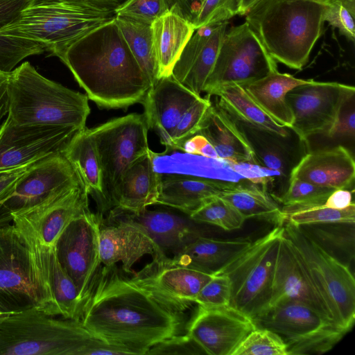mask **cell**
<instances>
[{"instance_id": "1", "label": "cell", "mask_w": 355, "mask_h": 355, "mask_svg": "<svg viewBox=\"0 0 355 355\" xmlns=\"http://www.w3.org/2000/svg\"><path fill=\"white\" fill-rule=\"evenodd\" d=\"M95 337L146 355L158 343L186 330L184 313L172 311L132 284L116 264L98 270L79 319Z\"/></svg>"}, {"instance_id": "2", "label": "cell", "mask_w": 355, "mask_h": 355, "mask_svg": "<svg viewBox=\"0 0 355 355\" xmlns=\"http://www.w3.org/2000/svg\"><path fill=\"white\" fill-rule=\"evenodd\" d=\"M60 60L88 99L101 108L141 103L151 86L114 17L74 42Z\"/></svg>"}, {"instance_id": "3", "label": "cell", "mask_w": 355, "mask_h": 355, "mask_svg": "<svg viewBox=\"0 0 355 355\" xmlns=\"http://www.w3.org/2000/svg\"><path fill=\"white\" fill-rule=\"evenodd\" d=\"M327 0H259L245 21L276 61L301 70L322 35Z\"/></svg>"}, {"instance_id": "4", "label": "cell", "mask_w": 355, "mask_h": 355, "mask_svg": "<svg viewBox=\"0 0 355 355\" xmlns=\"http://www.w3.org/2000/svg\"><path fill=\"white\" fill-rule=\"evenodd\" d=\"M86 94L40 74L24 62L10 72L7 118L19 125L86 128L90 108Z\"/></svg>"}, {"instance_id": "5", "label": "cell", "mask_w": 355, "mask_h": 355, "mask_svg": "<svg viewBox=\"0 0 355 355\" xmlns=\"http://www.w3.org/2000/svg\"><path fill=\"white\" fill-rule=\"evenodd\" d=\"M78 0H30L0 36L31 41L60 58L74 42L114 17Z\"/></svg>"}, {"instance_id": "6", "label": "cell", "mask_w": 355, "mask_h": 355, "mask_svg": "<svg viewBox=\"0 0 355 355\" xmlns=\"http://www.w3.org/2000/svg\"><path fill=\"white\" fill-rule=\"evenodd\" d=\"M46 250L13 223L0 227V307L6 311L37 309L49 315Z\"/></svg>"}, {"instance_id": "7", "label": "cell", "mask_w": 355, "mask_h": 355, "mask_svg": "<svg viewBox=\"0 0 355 355\" xmlns=\"http://www.w3.org/2000/svg\"><path fill=\"white\" fill-rule=\"evenodd\" d=\"M96 339L80 320L31 309L10 314L0 325V355H82Z\"/></svg>"}, {"instance_id": "8", "label": "cell", "mask_w": 355, "mask_h": 355, "mask_svg": "<svg viewBox=\"0 0 355 355\" xmlns=\"http://www.w3.org/2000/svg\"><path fill=\"white\" fill-rule=\"evenodd\" d=\"M284 234V225L275 226L215 273L223 274L230 279V306L254 320L269 306L277 257Z\"/></svg>"}, {"instance_id": "9", "label": "cell", "mask_w": 355, "mask_h": 355, "mask_svg": "<svg viewBox=\"0 0 355 355\" xmlns=\"http://www.w3.org/2000/svg\"><path fill=\"white\" fill-rule=\"evenodd\" d=\"M283 225L336 323L349 332L355 320V280L349 267L327 253L298 226L288 221Z\"/></svg>"}, {"instance_id": "10", "label": "cell", "mask_w": 355, "mask_h": 355, "mask_svg": "<svg viewBox=\"0 0 355 355\" xmlns=\"http://www.w3.org/2000/svg\"><path fill=\"white\" fill-rule=\"evenodd\" d=\"M286 343L288 355L321 354L331 350L347 333L309 306L283 300L270 306L254 320Z\"/></svg>"}, {"instance_id": "11", "label": "cell", "mask_w": 355, "mask_h": 355, "mask_svg": "<svg viewBox=\"0 0 355 355\" xmlns=\"http://www.w3.org/2000/svg\"><path fill=\"white\" fill-rule=\"evenodd\" d=\"M83 185L62 152L30 164L0 200V227L12 217Z\"/></svg>"}, {"instance_id": "12", "label": "cell", "mask_w": 355, "mask_h": 355, "mask_svg": "<svg viewBox=\"0 0 355 355\" xmlns=\"http://www.w3.org/2000/svg\"><path fill=\"white\" fill-rule=\"evenodd\" d=\"M100 158L106 209L122 175L148 151V127L144 114L132 113L87 128Z\"/></svg>"}, {"instance_id": "13", "label": "cell", "mask_w": 355, "mask_h": 355, "mask_svg": "<svg viewBox=\"0 0 355 355\" xmlns=\"http://www.w3.org/2000/svg\"><path fill=\"white\" fill-rule=\"evenodd\" d=\"M276 71L277 62L245 21L226 31L204 92L209 95L230 83L245 85Z\"/></svg>"}, {"instance_id": "14", "label": "cell", "mask_w": 355, "mask_h": 355, "mask_svg": "<svg viewBox=\"0 0 355 355\" xmlns=\"http://www.w3.org/2000/svg\"><path fill=\"white\" fill-rule=\"evenodd\" d=\"M214 275L177 263L162 252L129 279L163 306L184 313Z\"/></svg>"}, {"instance_id": "15", "label": "cell", "mask_w": 355, "mask_h": 355, "mask_svg": "<svg viewBox=\"0 0 355 355\" xmlns=\"http://www.w3.org/2000/svg\"><path fill=\"white\" fill-rule=\"evenodd\" d=\"M101 219L89 207L85 209L67 225L54 246L57 258L77 287L83 303L101 268Z\"/></svg>"}, {"instance_id": "16", "label": "cell", "mask_w": 355, "mask_h": 355, "mask_svg": "<svg viewBox=\"0 0 355 355\" xmlns=\"http://www.w3.org/2000/svg\"><path fill=\"white\" fill-rule=\"evenodd\" d=\"M353 95L354 86L313 79L293 88L286 96L293 116L292 129L304 140L312 135H324L343 104Z\"/></svg>"}, {"instance_id": "17", "label": "cell", "mask_w": 355, "mask_h": 355, "mask_svg": "<svg viewBox=\"0 0 355 355\" xmlns=\"http://www.w3.org/2000/svg\"><path fill=\"white\" fill-rule=\"evenodd\" d=\"M80 130L73 127L19 125L6 117L0 126V173L62 152Z\"/></svg>"}, {"instance_id": "18", "label": "cell", "mask_w": 355, "mask_h": 355, "mask_svg": "<svg viewBox=\"0 0 355 355\" xmlns=\"http://www.w3.org/2000/svg\"><path fill=\"white\" fill-rule=\"evenodd\" d=\"M253 319L227 305L205 307L198 305L186 334L206 354L232 355L243 340L255 328Z\"/></svg>"}, {"instance_id": "19", "label": "cell", "mask_w": 355, "mask_h": 355, "mask_svg": "<svg viewBox=\"0 0 355 355\" xmlns=\"http://www.w3.org/2000/svg\"><path fill=\"white\" fill-rule=\"evenodd\" d=\"M162 252L143 226L121 210L112 209L106 221L101 219L99 256L104 266L121 262L123 272L132 273L133 266L144 255Z\"/></svg>"}, {"instance_id": "20", "label": "cell", "mask_w": 355, "mask_h": 355, "mask_svg": "<svg viewBox=\"0 0 355 355\" xmlns=\"http://www.w3.org/2000/svg\"><path fill=\"white\" fill-rule=\"evenodd\" d=\"M287 300L302 302L336 323L295 246L284 232L277 257L269 306Z\"/></svg>"}, {"instance_id": "21", "label": "cell", "mask_w": 355, "mask_h": 355, "mask_svg": "<svg viewBox=\"0 0 355 355\" xmlns=\"http://www.w3.org/2000/svg\"><path fill=\"white\" fill-rule=\"evenodd\" d=\"M88 194L80 185L68 193L12 217V223L42 246L54 247L67 225L89 207Z\"/></svg>"}, {"instance_id": "22", "label": "cell", "mask_w": 355, "mask_h": 355, "mask_svg": "<svg viewBox=\"0 0 355 355\" xmlns=\"http://www.w3.org/2000/svg\"><path fill=\"white\" fill-rule=\"evenodd\" d=\"M227 26L224 21L196 29L175 64L171 76L196 94L204 92Z\"/></svg>"}, {"instance_id": "23", "label": "cell", "mask_w": 355, "mask_h": 355, "mask_svg": "<svg viewBox=\"0 0 355 355\" xmlns=\"http://www.w3.org/2000/svg\"><path fill=\"white\" fill-rule=\"evenodd\" d=\"M202 96L188 89L171 75L157 79L141 103L148 129L153 130L165 147L182 115Z\"/></svg>"}, {"instance_id": "24", "label": "cell", "mask_w": 355, "mask_h": 355, "mask_svg": "<svg viewBox=\"0 0 355 355\" xmlns=\"http://www.w3.org/2000/svg\"><path fill=\"white\" fill-rule=\"evenodd\" d=\"M290 178L333 189H350L355 179L354 159L341 145L307 152Z\"/></svg>"}, {"instance_id": "25", "label": "cell", "mask_w": 355, "mask_h": 355, "mask_svg": "<svg viewBox=\"0 0 355 355\" xmlns=\"http://www.w3.org/2000/svg\"><path fill=\"white\" fill-rule=\"evenodd\" d=\"M235 121L250 144L259 165L278 171L288 184L293 169L307 153V140L300 139L295 142V139L300 137L296 133L284 137Z\"/></svg>"}, {"instance_id": "26", "label": "cell", "mask_w": 355, "mask_h": 355, "mask_svg": "<svg viewBox=\"0 0 355 355\" xmlns=\"http://www.w3.org/2000/svg\"><path fill=\"white\" fill-rule=\"evenodd\" d=\"M150 150L123 173L110 200L109 208L137 214L155 205L161 173L155 171Z\"/></svg>"}, {"instance_id": "27", "label": "cell", "mask_w": 355, "mask_h": 355, "mask_svg": "<svg viewBox=\"0 0 355 355\" xmlns=\"http://www.w3.org/2000/svg\"><path fill=\"white\" fill-rule=\"evenodd\" d=\"M232 182L161 173L159 193L155 205L173 207L189 216L207 201L220 196Z\"/></svg>"}, {"instance_id": "28", "label": "cell", "mask_w": 355, "mask_h": 355, "mask_svg": "<svg viewBox=\"0 0 355 355\" xmlns=\"http://www.w3.org/2000/svg\"><path fill=\"white\" fill-rule=\"evenodd\" d=\"M121 210V209H120ZM128 218L143 226L157 248L173 254L200 236L197 222L168 211L148 210L135 214L121 210Z\"/></svg>"}, {"instance_id": "29", "label": "cell", "mask_w": 355, "mask_h": 355, "mask_svg": "<svg viewBox=\"0 0 355 355\" xmlns=\"http://www.w3.org/2000/svg\"><path fill=\"white\" fill-rule=\"evenodd\" d=\"M197 134L202 135L211 143L219 159L229 164L259 165L236 121L216 103H212Z\"/></svg>"}, {"instance_id": "30", "label": "cell", "mask_w": 355, "mask_h": 355, "mask_svg": "<svg viewBox=\"0 0 355 355\" xmlns=\"http://www.w3.org/2000/svg\"><path fill=\"white\" fill-rule=\"evenodd\" d=\"M150 28L157 78L169 76L196 29L191 22L172 10L155 19Z\"/></svg>"}, {"instance_id": "31", "label": "cell", "mask_w": 355, "mask_h": 355, "mask_svg": "<svg viewBox=\"0 0 355 355\" xmlns=\"http://www.w3.org/2000/svg\"><path fill=\"white\" fill-rule=\"evenodd\" d=\"M251 243L245 238L221 240L200 236L172 258L180 264L214 275Z\"/></svg>"}, {"instance_id": "32", "label": "cell", "mask_w": 355, "mask_h": 355, "mask_svg": "<svg viewBox=\"0 0 355 355\" xmlns=\"http://www.w3.org/2000/svg\"><path fill=\"white\" fill-rule=\"evenodd\" d=\"M217 97L216 104L233 119L280 136L288 137L295 132L267 114L240 84L230 83L214 89L209 95Z\"/></svg>"}, {"instance_id": "33", "label": "cell", "mask_w": 355, "mask_h": 355, "mask_svg": "<svg viewBox=\"0 0 355 355\" xmlns=\"http://www.w3.org/2000/svg\"><path fill=\"white\" fill-rule=\"evenodd\" d=\"M87 128L78 132L62 153L75 170L87 194L105 210L103 169L96 145Z\"/></svg>"}, {"instance_id": "34", "label": "cell", "mask_w": 355, "mask_h": 355, "mask_svg": "<svg viewBox=\"0 0 355 355\" xmlns=\"http://www.w3.org/2000/svg\"><path fill=\"white\" fill-rule=\"evenodd\" d=\"M310 80L297 78L277 70L241 85L267 114L279 123L292 128L293 116L286 102V94Z\"/></svg>"}, {"instance_id": "35", "label": "cell", "mask_w": 355, "mask_h": 355, "mask_svg": "<svg viewBox=\"0 0 355 355\" xmlns=\"http://www.w3.org/2000/svg\"><path fill=\"white\" fill-rule=\"evenodd\" d=\"M230 203L245 219L254 218L283 225L286 215L262 186L247 179L232 182L220 196Z\"/></svg>"}, {"instance_id": "36", "label": "cell", "mask_w": 355, "mask_h": 355, "mask_svg": "<svg viewBox=\"0 0 355 355\" xmlns=\"http://www.w3.org/2000/svg\"><path fill=\"white\" fill-rule=\"evenodd\" d=\"M46 266L51 295L49 315L78 320L83 302L77 287L61 266L54 247L46 248Z\"/></svg>"}, {"instance_id": "37", "label": "cell", "mask_w": 355, "mask_h": 355, "mask_svg": "<svg viewBox=\"0 0 355 355\" xmlns=\"http://www.w3.org/2000/svg\"><path fill=\"white\" fill-rule=\"evenodd\" d=\"M354 224L333 223L298 227L327 253L349 267L354 260Z\"/></svg>"}, {"instance_id": "38", "label": "cell", "mask_w": 355, "mask_h": 355, "mask_svg": "<svg viewBox=\"0 0 355 355\" xmlns=\"http://www.w3.org/2000/svg\"><path fill=\"white\" fill-rule=\"evenodd\" d=\"M30 0H0V28L19 13ZM44 49L39 44L15 37L0 36V70L11 72L27 57L40 55Z\"/></svg>"}, {"instance_id": "39", "label": "cell", "mask_w": 355, "mask_h": 355, "mask_svg": "<svg viewBox=\"0 0 355 355\" xmlns=\"http://www.w3.org/2000/svg\"><path fill=\"white\" fill-rule=\"evenodd\" d=\"M114 19L128 46L152 85L158 78L150 25L118 15H115Z\"/></svg>"}, {"instance_id": "40", "label": "cell", "mask_w": 355, "mask_h": 355, "mask_svg": "<svg viewBox=\"0 0 355 355\" xmlns=\"http://www.w3.org/2000/svg\"><path fill=\"white\" fill-rule=\"evenodd\" d=\"M283 211L286 215V221L297 226L333 223H355L354 202L342 209L328 207L321 204Z\"/></svg>"}, {"instance_id": "41", "label": "cell", "mask_w": 355, "mask_h": 355, "mask_svg": "<svg viewBox=\"0 0 355 355\" xmlns=\"http://www.w3.org/2000/svg\"><path fill=\"white\" fill-rule=\"evenodd\" d=\"M189 216L197 223L214 225L227 231L239 229L245 220L230 203L220 196L207 201Z\"/></svg>"}, {"instance_id": "42", "label": "cell", "mask_w": 355, "mask_h": 355, "mask_svg": "<svg viewBox=\"0 0 355 355\" xmlns=\"http://www.w3.org/2000/svg\"><path fill=\"white\" fill-rule=\"evenodd\" d=\"M334 190L335 189L290 178L285 191L274 198L285 207L283 210H290L323 204Z\"/></svg>"}, {"instance_id": "43", "label": "cell", "mask_w": 355, "mask_h": 355, "mask_svg": "<svg viewBox=\"0 0 355 355\" xmlns=\"http://www.w3.org/2000/svg\"><path fill=\"white\" fill-rule=\"evenodd\" d=\"M232 355H288L286 343L277 333L264 328L253 329Z\"/></svg>"}, {"instance_id": "44", "label": "cell", "mask_w": 355, "mask_h": 355, "mask_svg": "<svg viewBox=\"0 0 355 355\" xmlns=\"http://www.w3.org/2000/svg\"><path fill=\"white\" fill-rule=\"evenodd\" d=\"M212 103L209 96L201 97L181 117L167 149H178L189 138L197 134Z\"/></svg>"}, {"instance_id": "45", "label": "cell", "mask_w": 355, "mask_h": 355, "mask_svg": "<svg viewBox=\"0 0 355 355\" xmlns=\"http://www.w3.org/2000/svg\"><path fill=\"white\" fill-rule=\"evenodd\" d=\"M324 21L337 28L349 40L355 38V0H327Z\"/></svg>"}, {"instance_id": "46", "label": "cell", "mask_w": 355, "mask_h": 355, "mask_svg": "<svg viewBox=\"0 0 355 355\" xmlns=\"http://www.w3.org/2000/svg\"><path fill=\"white\" fill-rule=\"evenodd\" d=\"M168 10L166 0H127L115 11V15L150 25Z\"/></svg>"}, {"instance_id": "47", "label": "cell", "mask_w": 355, "mask_h": 355, "mask_svg": "<svg viewBox=\"0 0 355 355\" xmlns=\"http://www.w3.org/2000/svg\"><path fill=\"white\" fill-rule=\"evenodd\" d=\"M240 0H205L193 22L195 29L227 21L238 15Z\"/></svg>"}, {"instance_id": "48", "label": "cell", "mask_w": 355, "mask_h": 355, "mask_svg": "<svg viewBox=\"0 0 355 355\" xmlns=\"http://www.w3.org/2000/svg\"><path fill=\"white\" fill-rule=\"evenodd\" d=\"M231 285L229 278L223 274H215L200 289L194 303L205 307L230 305Z\"/></svg>"}, {"instance_id": "49", "label": "cell", "mask_w": 355, "mask_h": 355, "mask_svg": "<svg viewBox=\"0 0 355 355\" xmlns=\"http://www.w3.org/2000/svg\"><path fill=\"white\" fill-rule=\"evenodd\" d=\"M205 354L200 346L189 335L178 334L162 340L151 347L147 355L151 354Z\"/></svg>"}, {"instance_id": "50", "label": "cell", "mask_w": 355, "mask_h": 355, "mask_svg": "<svg viewBox=\"0 0 355 355\" xmlns=\"http://www.w3.org/2000/svg\"><path fill=\"white\" fill-rule=\"evenodd\" d=\"M329 138H347L355 135V95L349 97L342 106L334 123L325 132Z\"/></svg>"}, {"instance_id": "51", "label": "cell", "mask_w": 355, "mask_h": 355, "mask_svg": "<svg viewBox=\"0 0 355 355\" xmlns=\"http://www.w3.org/2000/svg\"><path fill=\"white\" fill-rule=\"evenodd\" d=\"M231 169L249 181L261 185L267 190L270 183L282 178L278 171L270 170L258 164L251 163L229 164Z\"/></svg>"}, {"instance_id": "52", "label": "cell", "mask_w": 355, "mask_h": 355, "mask_svg": "<svg viewBox=\"0 0 355 355\" xmlns=\"http://www.w3.org/2000/svg\"><path fill=\"white\" fill-rule=\"evenodd\" d=\"M177 150L191 155L219 159L218 154L211 143L200 134H196L187 139Z\"/></svg>"}, {"instance_id": "53", "label": "cell", "mask_w": 355, "mask_h": 355, "mask_svg": "<svg viewBox=\"0 0 355 355\" xmlns=\"http://www.w3.org/2000/svg\"><path fill=\"white\" fill-rule=\"evenodd\" d=\"M205 0H166L168 10H172L192 23Z\"/></svg>"}, {"instance_id": "54", "label": "cell", "mask_w": 355, "mask_h": 355, "mask_svg": "<svg viewBox=\"0 0 355 355\" xmlns=\"http://www.w3.org/2000/svg\"><path fill=\"white\" fill-rule=\"evenodd\" d=\"M354 190L338 189L334 190L327 197L323 205L326 207L342 209L349 207L352 203Z\"/></svg>"}, {"instance_id": "55", "label": "cell", "mask_w": 355, "mask_h": 355, "mask_svg": "<svg viewBox=\"0 0 355 355\" xmlns=\"http://www.w3.org/2000/svg\"><path fill=\"white\" fill-rule=\"evenodd\" d=\"M9 78L10 73L0 70V126L8 112Z\"/></svg>"}, {"instance_id": "56", "label": "cell", "mask_w": 355, "mask_h": 355, "mask_svg": "<svg viewBox=\"0 0 355 355\" xmlns=\"http://www.w3.org/2000/svg\"><path fill=\"white\" fill-rule=\"evenodd\" d=\"M29 165L0 173V200L8 193Z\"/></svg>"}, {"instance_id": "57", "label": "cell", "mask_w": 355, "mask_h": 355, "mask_svg": "<svg viewBox=\"0 0 355 355\" xmlns=\"http://www.w3.org/2000/svg\"><path fill=\"white\" fill-rule=\"evenodd\" d=\"M96 9L112 13L123 5L127 0H78Z\"/></svg>"}, {"instance_id": "58", "label": "cell", "mask_w": 355, "mask_h": 355, "mask_svg": "<svg viewBox=\"0 0 355 355\" xmlns=\"http://www.w3.org/2000/svg\"><path fill=\"white\" fill-rule=\"evenodd\" d=\"M259 0H240L238 15H245Z\"/></svg>"}, {"instance_id": "59", "label": "cell", "mask_w": 355, "mask_h": 355, "mask_svg": "<svg viewBox=\"0 0 355 355\" xmlns=\"http://www.w3.org/2000/svg\"><path fill=\"white\" fill-rule=\"evenodd\" d=\"M12 313L6 311L0 307V325Z\"/></svg>"}]
</instances>
